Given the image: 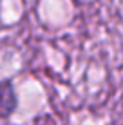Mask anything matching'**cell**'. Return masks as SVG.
Listing matches in <instances>:
<instances>
[{"mask_svg": "<svg viewBox=\"0 0 123 125\" xmlns=\"http://www.w3.org/2000/svg\"><path fill=\"white\" fill-rule=\"evenodd\" d=\"M16 109V94L11 82H0V118H7Z\"/></svg>", "mask_w": 123, "mask_h": 125, "instance_id": "6da1fadb", "label": "cell"}]
</instances>
